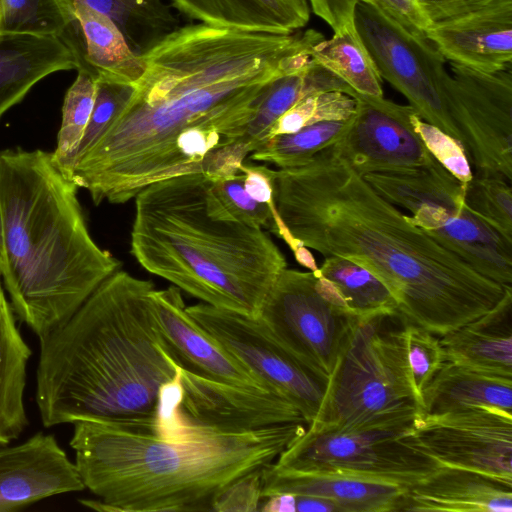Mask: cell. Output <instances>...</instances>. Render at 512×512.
<instances>
[{"instance_id":"cell-1","label":"cell","mask_w":512,"mask_h":512,"mask_svg":"<svg viewBox=\"0 0 512 512\" xmlns=\"http://www.w3.org/2000/svg\"><path fill=\"white\" fill-rule=\"evenodd\" d=\"M325 37L179 26L144 54L132 94L70 177L94 204H124L146 186L203 173L236 175L245 135L272 82L305 67Z\"/></svg>"},{"instance_id":"cell-2","label":"cell","mask_w":512,"mask_h":512,"mask_svg":"<svg viewBox=\"0 0 512 512\" xmlns=\"http://www.w3.org/2000/svg\"><path fill=\"white\" fill-rule=\"evenodd\" d=\"M273 201L291 237L379 279L408 321L441 337L512 289L485 277L376 191L336 143L274 172Z\"/></svg>"},{"instance_id":"cell-3","label":"cell","mask_w":512,"mask_h":512,"mask_svg":"<svg viewBox=\"0 0 512 512\" xmlns=\"http://www.w3.org/2000/svg\"><path fill=\"white\" fill-rule=\"evenodd\" d=\"M154 289L119 269L39 339L35 401L44 427L96 421L153 429L159 390L179 366L157 326Z\"/></svg>"},{"instance_id":"cell-4","label":"cell","mask_w":512,"mask_h":512,"mask_svg":"<svg viewBox=\"0 0 512 512\" xmlns=\"http://www.w3.org/2000/svg\"><path fill=\"white\" fill-rule=\"evenodd\" d=\"M77 189L52 152L0 151L2 280L15 316L39 339L121 267L91 237Z\"/></svg>"},{"instance_id":"cell-5","label":"cell","mask_w":512,"mask_h":512,"mask_svg":"<svg viewBox=\"0 0 512 512\" xmlns=\"http://www.w3.org/2000/svg\"><path fill=\"white\" fill-rule=\"evenodd\" d=\"M305 431L290 423L174 443L152 429L76 421L69 444L85 488L99 498L79 502L108 512L211 511L222 490L273 463Z\"/></svg>"},{"instance_id":"cell-6","label":"cell","mask_w":512,"mask_h":512,"mask_svg":"<svg viewBox=\"0 0 512 512\" xmlns=\"http://www.w3.org/2000/svg\"><path fill=\"white\" fill-rule=\"evenodd\" d=\"M203 173L137 193L130 252L148 272L203 303L257 316L285 256L265 230L237 220Z\"/></svg>"},{"instance_id":"cell-7","label":"cell","mask_w":512,"mask_h":512,"mask_svg":"<svg viewBox=\"0 0 512 512\" xmlns=\"http://www.w3.org/2000/svg\"><path fill=\"white\" fill-rule=\"evenodd\" d=\"M400 312L359 320L329 377L316 418L324 432L409 427L422 416Z\"/></svg>"},{"instance_id":"cell-8","label":"cell","mask_w":512,"mask_h":512,"mask_svg":"<svg viewBox=\"0 0 512 512\" xmlns=\"http://www.w3.org/2000/svg\"><path fill=\"white\" fill-rule=\"evenodd\" d=\"M363 176L388 201L408 210L412 221L441 245L485 277L511 286L512 241L468 209L464 185L437 161Z\"/></svg>"},{"instance_id":"cell-9","label":"cell","mask_w":512,"mask_h":512,"mask_svg":"<svg viewBox=\"0 0 512 512\" xmlns=\"http://www.w3.org/2000/svg\"><path fill=\"white\" fill-rule=\"evenodd\" d=\"M282 346L327 383L359 319L316 272L283 269L257 315Z\"/></svg>"},{"instance_id":"cell-10","label":"cell","mask_w":512,"mask_h":512,"mask_svg":"<svg viewBox=\"0 0 512 512\" xmlns=\"http://www.w3.org/2000/svg\"><path fill=\"white\" fill-rule=\"evenodd\" d=\"M409 427L306 431L273 462L282 470L339 473L414 485L440 464L407 436Z\"/></svg>"},{"instance_id":"cell-11","label":"cell","mask_w":512,"mask_h":512,"mask_svg":"<svg viewBox=\"0 0 512 512\" xmlns=\"http://www.w3.org/2000/svg\"><path fill=\"white\" fill-rule=\"evenodd\" d=\"M354 21L382 79L415 112L461 143L447 97L445 59L428 38L415 37L375 8L358 2Z\"/></svg>"},{"instance_id":"cell-12","label":"cell","mask_w":512,"mask_h":512,"mask_svg":"<svg viewBox=\"0 0 512 512\" xmlns=\"http://www.w3.org/2000/svg\"><path fill=\"white\" fill-rule=\"evenodd\" d=\"M188 313L237 361L301 412L308 426L316 418L326 383L296 360L258 316L206 303Z\"/></svg>"},{"instance_id":"cell-13","label":"cell","mask_w":512,"mask_h":512,"mask_svg":"<svg viewBox=\"0 0 512 512\" xmlns=\"http://www.w3.org/2000/svg\"><path fill=\"white\" fill-rule=\"evenodd\" d=\"M447 97L474 171L512 180V67L487 73L450 63Z\"/></svg>"},{"instance_id":"cell-14","label":"cell","mask_w":512,"mask_h":512,"mask_svg":"<svg viewBox=\"0 0 512 512\" xmlns=\"http://www.w3.org/2000/svg\"><path fill=\"white\" fill-rule=\"evenodd\" d=\"M408 438L440 465L512 481V416L489 408L422 415Z\"/></svg>"},{"instance_id":"cell-15","label":"cell","mask_w":512,"mask_h":512,"mask_svg":"<svg viewBox=\"0 0 512 512\" xmlns=\"http://www.w3.org/2000/svg\"><path fill=\"white\" fill-rule=\"evenodd\" d=\"M356 110L344 136L336 143L361 175L400 172L431 165L436 160L415 132L410 105L354 90Z\"/></svg>"},{"instance_id":"cell-16","label":"cell","mask_w":512,"mask_h":512,"mask_svg":"<svg viewBox=\"0 0 512 512\" xmlns=\"http://www.w3.org/2000/svg\"><path fill=\"white\" fill-rule=\"evenodd\" d=\"M181 414L192 426L247 432L305 423L299 409L279 393L210 380L181 368Z\"/></svg>"},{"instance_id":"cell-17","label":"cell","mask_w":512,"mask_h":512,"mask_svg":"<svg viewBox=\"0 0 512 512\" xmlns=\"http://www.w3.org/2000/svg\"><path fill=\"white\" fill-rule=\"evenodd\" d=\"M85 489L75 462L53 434L37 432L14 446H0V512Z\"/></svg>"},{"instance_id":"cell-18","label":"cell","mask_w":512,"mask_h":512,"mask_svg":"<svg viewBox=\"0 0 512 512\" xmlns=\"http://www.w3.org/2000/svg\"><path fill=\"white\" fill-rule=\"evenodd\" d=\"M151 297L162 339L182 369L218 382L269 389L188 313L177 287L154 289Z\"/></svg>"},{"instance_id":"cell-19","label":"cell","mask_w":512,"mask_h":512,"mask_svg":"<svg viewBox=\"0 0 512 512\" xmlns=\"http://www.w3.org/2000/svg\"><path fill=\"white\" fill-rule=\"evenodd\" d=\"M445 60L492 73L512 67V0L433 24L426 33Z\"/></svg>"},{"instance_id":"cell-20","label":"cell","mask_w":512,"mask_h":512,"mask_svg":"<svg viewBox=\"0 0 512 512\" xmlns=\"http://www.w3.org/2000/svg\"><path fill=\"white\" fill-rule=\"evenodd\" d=\"M262 497L288 493L327 499L340 512L405 511L412 485L339 473L296 472L276 468L261 469Z\"/></svg>"},{"instance_id":"cell-21","label":"cell","mask_w":512,"mask_h":512,"mask_svg":"<svg viewBox=\"0 0 512 512\" xmlns=\"http://www.w3.org/2000/svg\"><path fill=\"white\" fill-rule=\"evenodd\" d=\"M405 511L512 512V481L440 465L410 487Z\"/></svg>"},{"instance_id":"cell-22","label":"cell","mask_w":512,"mask_h":512,"mask_svg":"<svg viewBox=\"0 0 512 512\" xmlns=\"http://www.w3.org/2000/svg\"><path fill=\"white\" fill-rule=\"evenodd\" d=\"M78 65L76 54L59 37L0 34V119L43 78Z\"/></svg>"},{"instance_id":"cell-23","label":"cell","mask_w":512,"mask_h":512,"mask_svg":"<svg viewBox=\"0 0 512 512\" xmlns=\"http://www.w3.org/2000/svg\"><path fill=\"white\" fill-rule=\"evenodd\" d=\"M445 361L512 378V289L489 311L440 337Z\"/></svg>"},{"instance_id":"cell-24","label":"cell","mask_w":512,"mask_h":512,"mask_svg":"<svg viewBox=\"0 0 512 512\" xmlns=\"http://www.w3.org/2000/svg\"><path fill=\"white\" fill-rule=\"evenodd\" d=\"M186 17L218 28L289 34L310 19L308 0H171Z\"/></svg>"},{"instance_id":"cell-25","label":"cell","mask_w":512,"mask_h":512,"mask_svg":"<svg viewBox=\"0 0 512 512\" xmlns=\"http://www.w3.org/2000/svg\"><path fill=\"white\" fill-rule=\"evenodd\" d=\"M489 408L512 416V378L445 361L422 395V415Z\"/></svg>"},{"instance_id":"cell-26","label":"cell","mask_w":512,"mask_h":512,"mask_svg":"<svg viewBox=\"0 0 512 512\" xmlns=\"http://www.w3.org/2000/svg\"><path fill=\"white\" fill-rule=\"evenodd\" d=\"M70 11L83 41V66L80 68L89 70L96 79L133 85L141 77L144 63L117 25L81 1L73 2Z\"/></svg>"},{"instance_id":"cell-27","label":"cell","mask_w":512,"mask_h":512,"mask_svg":"<svg viewBox=\"0 0 512 512\" xmlns=\"http://www.w3.org/2000/svg\"><path fill=\"white\" fill-rule=\"evenodd\" d=\"M31 354L3 291L0 294V446L18 439L29 425L24 391Z\"/></svg>"},{"instance_id":"cell-28","label":"cell","mask_w":512,"mask_h":512,"mask_svg":"<svg viewBox=\"0 0 512 512\" xmlns=\"http://www.w3.org/2000/svg\"><path fill=\"white\" fill-rule=\"evenodd\" d=\"M352 90L343 80L311 59L305 67L270 84L248 125L245 143L251 153L260 148L268 140L276 120L308 94L340 91L350 95Z\"/></svg>"},{"instance_id":"cell-29","label":"cell","mask_w":512,"mask_h":512,"mask_svg":"<svg viewBox=\"0 0 512 512\" xmlns=\"http://www.w3.org/2000/svg\"><path fill=\"white\" fill-rule=\"evenodd\" d=\"M311 59L343 80L355 92L382 97V78L359 35L354 19L312 49Z\"/></svg>"},{"instance_id":"cell-30","label":"cell","mask_w":512,"mask_h":512,"mask_svg":"<svg viewBox=\"0 0 512 512\" xmlns=\"http://www.w3.org/2000/svg\"><path fill=\"white\" fill-rule=\"evenodd\" d=\"M70 5L81 1L108 16L120 29L131 49L142 55L179 27L171 8L162 0H60Z\"/></svg>"},{"instance_id":"cell-31","label":"cell","mask_w":512,"mask_h":512,"mask_svg":"<svg viewBox=\"0 0 512 512\" xmlns=\"http://www.w3.org/2000/svg\"><path fill=\"white\" fill-rule=\"evenodd\" d=\"M315 272L334 285L347 310L359 320L399 312L388 288L354 262L328 256Z\"/></svg>"},{"instance_id":"cell-32","label":"cell","mask_w":512,"mask_h":512,"mask_svg":"<svg viewBox=\"0 0 512 512\" xmlns=\"http://www.w3.org/2000/svg\"><path fill=\"white\" fill-rule=\"evenodd\" d=\"M351 118L325 121L290 133L277 135L252 152L251 160L271 163L279 168L299 165L321 150L337 143L346 133Z\"/></svg>"},{"instance_id":"cell-33","label":"cell","mask_w":512,"mask_h":512,"mask_svg":"<svg viewBox=\"0 0 512 512\" xmlns=\"http://www.w3.org/2000/svg\"><path fill=\"white\" fill-rule=\"evenodd\" d=\"M77 71V77L64 97L57 146L52 152L54 161L67 177L89 123L97 90L96 77L89 70L79 68Z\"/></svg>"},{"instance_id":"cell-34","label":"cell","mask_w":512,"mask_h":512,"mask_svg":"<svg viewBox=\"0 0 512 512\" xmlns=\"http://www.w3.org/2000/svg\"><path fill=\"white\" fill-rule=\"evenodd\" d=\"M464 201L469 210L512 241L511 181L498 173L474 171L464 185Z\"/></svg>"},{"instance_id":"cell-35","label":"cell","mask_w":512,"mask_h":512,"mask_svg":"<svg viewBox=\"0 0 512 512\" xmlns=\"http://www.w3.org/2000/svg\"><path fill=\"white\" fill-rule=\"evenodd\" d=\"M73 20L60 0H2L0 34L61 37Z\"/></svg>"},{"instance_id":"cell-36","label":"cell","mask_w":512,"mask_h":512,"mask_svg":"<svg viewBox=\"0 0 512 512\" xmlns=\"http://www.w3.org/2000/svg\"><path fill=\"white\" fill-rule=\"evenodd\" d=\"M355 110L356 100L347 93L321 91L308 94L276 120L269 132L268 140L277 135L294 133L319 122L348 120L354 115Z\"/></svg>"},{"instance_id":"cell-37","label":"cell","mask_w":512,"mask_h":512,"mask_svg":"<svg viewBox=\"0 0 512 512\" xmlns=\"http://www.w3.org/2000/svg\"><path fill=\"white\" fill-rule=\"evenodd\" d=\"M244 179L245 175L242 171L227 178H209L208 189L210 194L237 220L268 230L277 236L280 219L275 206L253 199L245 190Z\"/></svg>"},{"instance_id":"cell-38","label":"cell","mask_w":512,"mask_h":512,"mask_svg":"<svg viewBox=\"0 0 512 512\" xmlns=\"http://www.w3.org/2000/svg\"><path fill=\"white\" fill-rule=\"evenodd\" d=\"M405 344L411 382L422 404L425 388L445 362L440 337L406 321Z\"/></svg>"},{"instance_id":"cell-39","label":"cell","mask_w":512,"mask_h":512,"mask_svg":"<svg viewBox=\"0 0 512 512\" xmlns=\"http://www.w3.org/2000/svg\"><path fill=\"white\" fill-rule=\"evenodd\" d=\"M182 396L181 367L178 366L174 377L164 383L159 390L153 426V432L169 442H190L214 431L195 427L186 422L180 410Z\"/></svg>"},{"instance_id":"cell-40","label":"cell","mask_w":512,"mask_h":512,"mask_svg":"<svg viewBox=\"0 0 512 512\" xmlns=\"http://www.w3.org/2000/svg\"><path fill=\"white\" fill-rule=\"evenodd\" d=\"M96 80L97 90L93 111L73 157L71 171L75 163L96 144L109 128L129 100L133 91V85L102 79Z\"/></svg>"},{"instance_id":"cell-41","label":"cell","mask_w":512,"mask_h":512,"mask_svg":"<svg viewBox=\"0 0 512 512\" xmlns=\"http://www.w3.org/2000/svg\"><path fill=\"white\" fill-rule=\"evenodd\" d=\"M411 122L434 159L466 185L472 178L473 171L462 144L437 126L422 119L415 111L411 114Z\"/></svg>"},{"instance_id":"cell-42","label":"cell","mask_w":512,"mask_h":512,"mask_svg":"<svg viewBox=\"0 0 512 512\" xmlns=\"http://www.w3.org/2000/svg\"><path fill=\"white\" fill-rule=\"evenodd\" d=\"M261 469L255 470L222 490L212 501L211 511H257L263 501Z\"/></svg>"},{"instance_id":"cell-43","label":"cell","mask_w":512,"mask_h":512,"mask_svg":"<svg viewBox=\"0 0 512 512\" xmlns=\"http://www.w3.org/2000/svg\"><path fill=\"white\" fill-rule=\"evenodd\" d=\"M378 10L415 37L427 38L431 26L416 0H359Z\"/></svg>"},{"instance_id":"cell-44","label":"cell","mask_w":512,"mask_h":512,"mask_svg":"<svg viewBox=\"0 0 512 512\" xmlns=\"http://www.w3.org/2000/svg\"><path fill=\"white\" fill-rule=\"evenodd\" d=\"M431 25L482 9L499 0H416Z\"/></svg>"},{"instance_id":"cell-45","label":"cell","mask_w":512,"mask_h":512,"mask_svg":"<svg viewBox=\"0 0 512 512\" xmlns=\"http://www.w3.org/2000/svg\"><path fill=\"white\" fill-rule=\"evenodd\" d=\"M245 175L246 192L255 200L274 206L273 179L275 170L266 165H252L245 162L239 167Z\"/></svg>"},{"instance_id":"cell-46","label":"cell","mask_w":512,"mask_h":512,"mask_svg":"<svg viewBox=\"0 0 512 512\" xmlns=\"http://www.w3.org/2000/svg\"><path fill=\"white\" fill-rule=\"evenodd\" d=\"M313 13L333 31L354 19L359 0H308Z\"/></svg>"},{"instance_id":"cell-47","label":"cell","mask_w":512,"mask_h":512,"mask_svg":"<svg viewBox=\"0 0 512 512\" xmlns=\"http://www.w3.org/2000/svg\"><path fill=\"white\" fill-rule=\"evenodd\" d=\"M295 512H340L339 507L320 497L295 495Z\"/></svg>"},{"instance_id":"cell-48","label":"cell","mask_w":512,"mask_h":512,"mask_svg":"<svg viewBox=\"0 0 512 512\" xmlns=\"http://www.w3.org/2000/svg\"><path fill=\"white\" fill-rule=\"evenodd\" d=\"M259 510L264 512H295V495L282 493L263 498Z\"/></svg>"},{"instance_id":"cell-49","label":"cell","mask_w":512,"mask_h":512,"mask_svg":"<svg viewBox=\"0 0 512 512\" xmlns=\"http://www.w3.org/2000/svg\"><path fill=\"white\" fill-rule=\"evenodd\" d=\"M294 256L301 266L308 268L310 271L315 272L318 269L312 253L310 252L309 248L305 247L304 245L300 246L294 252Z\"/></svg>"},{"instance_id":"cell-50","label":"cell","mask_w":512,"mask_h":512,"mask_svg":"<svg viewBox=\"0 0 512 512\" xmlns=\"http://www.w3.org/2000/svg\"><path fill=\"white\" fill-rule=\"evenodd\" d=\"M3 252V230H2V216H1V207H0V260Z\"/></svg>"},{"instance_id":"cell-51","label":"cell","mask_w":512,"mask_h":512,"mask_svg":"<svg viewBox=\"0 0 512 512\" xmlns=\"http://www.w3.org/2000/svg\"><path fill=\"white\" fill-rule=\"evenodd\" d=\"M4 291L3 288V280H2V269H1V260H0V294Z\"/></svg>"},{"instance_id":"cell-52","label":"cell","mask_w":512,"mask_h":512,"mask_svg":"<svg viewBox=\"0 0 512 512\" xmlns=\"http://www.w3.org/2000/svg\"><path fill=\"white\" fill-rule=\"evenodd\" d=\"M2 21V0H0V25Z\"/></svg>"}]
</instances>
